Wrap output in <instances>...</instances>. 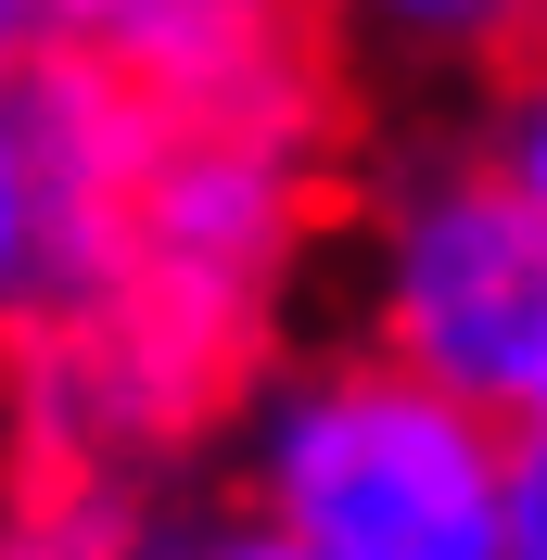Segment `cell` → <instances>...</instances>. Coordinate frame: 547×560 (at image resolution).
Segmentation results:
<instances>
[{"mask_svg":"<svg viewBox=\"0 0 547 560\" xmlns=\"http://www.w3.org/2000/svg\"><path fill=\"white\" fill-rule=\"evenodd\" d=\"M306 0H77V51L166 115H306Z\"/></svg>","mask_w":547,"mask_h":560,"instance_id":"277c9868","label":"cell"},{"mask_svg":"<svg viewBox=\"0 0 547 560\" xmlns=\"http://www.w3.org/2000/svg\"><path fill=\"white\" fill-rule=\"evenodd\" d=\"M306 243H318L306 115H153L103 293L166 318L191 357H242L293 293Z\"/></svg>","mask_w":547,"mask_h":560,"instance_id":"3957f363","label":"cell"},{"mask_svg":"<svg viewBox=\"0 0 547 560\" xmlns=\"http://www.w3.org/2000/svg\"><path fill=\"white\" fill-rule=\"evenodd\" d=\"M522 446H535V458H547V383H535V408H522Z\"/></svg>","mask_w":547,"mask_h":560,"instance_id":"9c48e42d","label":"cell"},{"mask_svg":"<svg viewBox=\"0 0 547 560\" xmlns=\"http://www.w3.org/2000/svg\"><path fill=\"white\" fill-rule=\"evenodd\" d=\"M472 128L497 140V153H510V178H522V191L547 205V51H522V65L497 77V103H484Z\"/></svg>","mask_w":547,"mask_h":560,"instance_id":"8992f818","label":"cell"},{"mask_svg":"<svg viewBox=\"0 0 547 560\" xmlns=\"http://www.w3.org/2000/svg\"><path fill=\"white\" fill-rule=\"evenodd\" d=\"M306 13L344 51L408 65V77H510L547 38V0H306Z\"/></svg>","mask_w":547,"mask_h":560,"instance_id":"5b68a950","label":"cell"},{"mask_svg":"<svg viewBox=\"0 0 547 560\" xmlns=\"http://www.w3.org/2000/svg\"><path fill=\"white\" fill-rule=\"evenodd\" d=\"M166 560H306L280 523H255V510H230V523H191V535H166Z\"/></svg>","mask_w":547,"mask_h":560,"instance_id":"ba28073f","label":"cell"},{"mask_svg":"<svg viewBox=\"0 0 547 560\" xmlns=\"http://www.w3.org/2000/svg\"><path fill=\"white\" fill-rule=\"evenodd\" d=\"M344 331L408 357L472 408L522 420L547 383V205L484 128L395 140L344 217Z\"/></svg>","mask_w":547,"mask_h":560,"instance_id":"7a4b0ae2","label":"cell"},{"mask_svg":"<svg viewBox=\"0 0 547 560\" xmlns=\"http://www.w3.org/2000/svg\"><path fill=\"white\" fill-rule=\"evenodd\" d=\"M51 51H77V0H0V77H38Z\"/></svg>","mask_w":547,"mask_h":560,"instance_id":"52a82bcc","label":"cell"},{"mask_svg":"<svg viewBox=\"0 0 547 560\" xmlns=\"http://www.w3.org/2000/svg\"><path fill=\"white\" fill-rule=\"evenodd\" d=\"M522 420L382 345H293L230 408V510L306 560H510Z\"/></svg>","mask_w":547,"mask_h":560,"instance_id":"6da1fadb","label":"cell"},{"mask_svg":"<svg viewBox=\"0 0 547 560\" xmlns=\"http://www.w3.org/2000/svg\"><path fill=\"white\" fill-rule=\"evenodd\" d=\"M535 51H547V38H535Z\"/></svg>","mask_w":547,"mask_h":560,"instance_id":"30bf717a","label":"cell"}]
</instances>
